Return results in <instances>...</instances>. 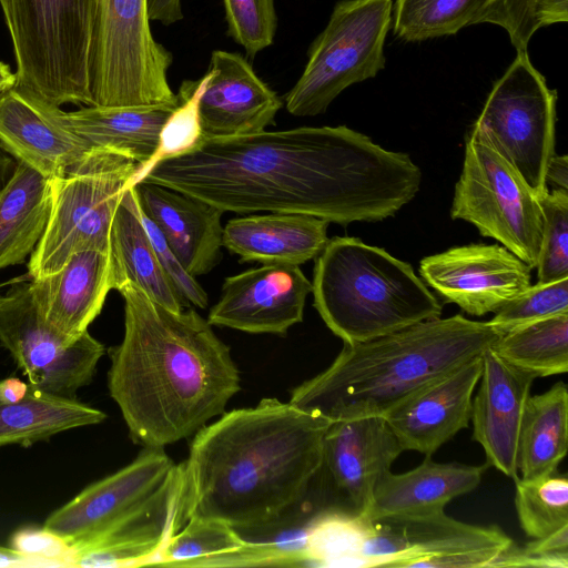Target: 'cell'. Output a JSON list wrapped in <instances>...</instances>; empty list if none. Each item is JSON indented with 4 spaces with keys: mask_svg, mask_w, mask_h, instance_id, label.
I'll return each instance as SVG.
<instances>
[{
    "mask_svg": "<svg viewBox=\"0 0 568 568\" xmlns=\"http://www.w3.org/2000/svg\"><path fill=\"white\" fill-rule=\"evenodd\" d=\"M534 0H494L479 23H491L505 29L517 51L527 50L537 29L532 19Z\"/></svg>",
    "mask_w": 568,
    "mask_h": 568,
    "instance_id": "cell-43",
    "label": "cell"
},
{
    "mask_svg": "<svg viewBox=\"0 0 568 568\" xmlns=\"http://www.w3.org/2000/svg\"><path fill=\"white\" fill-rule=\"evenodd\" d=\"M0 342L28 382L44 392L74 397L88 385L105 353L89 331L70 339L39 314L29 283L13 286L0 306Z\"/></svg>",
    "mask_w": 568,
    "mask_h": 568,
    "instance_id": "cell-14",
    "label": "cell"
},
{
    "mask_svg": "<svg viewBox=\"0 0 568 568\" xmlns=\"http://www.w3.org/2000/svg\"><path fill=\"white\" fill-rule=\"evenodd\" d=\"M24 94L53 123L73 132L92 146L108 149L135 161L140 168L155 155L162 128L179 104L120 108L87 105L67 112Z\"/></svg>",
    "mask_w": 568,
    "mask_h": 568,
    "instance_id": "cell-23",
    "label": "cell"
},
{
    "mask_svg": "<svg viewBox=\"0 0 568 568\" xmlns=\"http://www.w3.org/2000/svg\"><path fill=\"white\" fill-rule=\"evenodd\" d=\"M514 540L498 526H476L444 511L355 523L348 566L396 568L491 567Z\"/></svg>",
    "mask_w": 568,
    "mask_h": 568,
    "instance_id": "cell-10",
    "label": "cell"
},
{
    "mask_svg": "<svg viewBox=\"0 0 568 568\" xmlns=\"http://www.w3.org/2000/svg\"><path fill=\"white\" fill-rule=\"evenodd\" d=\"M490 349L535 378L565 374L568 372V313L510 329Z\"/></svg>",
    "mask_w": 568,
    "mask_h": 568,
    "instance_id": "cell-33",
    "label": "cell"
},
{
    "mask_svg": "<svg viewBox=\"0 0 568 568\" xmlns=\"http://www.w3.org/2000/svg\"><path fill=\"white\" fill-rule=\"evenodd\" d=\"M133 186L141 212L158 226L190 275L207 274L220 263L222 210L152 182L140 181Z\"/></svg>",
    "mask_w": 568,
    "mask_h": 568,
    "instance_id": "cell-22",
    "label": "cell"
},
{
    "mask_svg": "<svg viewBox=\"0 0 568 568\" xmlns=\"http://www.w3.org/2000/svg\"><path fill=\"white\" fill-rule=\"evenodd\" d=\"M556 102L557 91L527 50L517 51L468 134L494 149L538 196L547 191L546 169L555 154Z\"/></svg>",
    "mask_w": 568,
    "mask_h": 568,
    "instance_id": "cell-11",
    "label": "cell"
},
{
    "mask_svg": "<svg viewBox=\"0 0 568 568\" xmlns=\"http://www.w3.org/2000/svg\"><path fill=\"white\" fill-rule=\"evenodd\" d=\"M312 283L297 265H262L229 276L210 308L211 325L253 334H285L304 316Z\"/></svg>",
    "mask_w": 568,
    "mask_h": 568,
    "instance_id": "cell-17",
    "label": "cell"
},
{
    "mask_svg": "<svg viewBox=\"0 0 568 568\" xmlns=\"http://www.w3.org/2000/svg\"><path fill=\"white\" fill-rule=\"evenodd\" d=\"M51 180L18 162L0 187V270L21 264L41 240L51 213Z\"/></svg>",
    "mask_w": 568,
    "mask_h": 568,
    "instance_id": "cell-30",
    "label": "cell"
},
{
    "mask_svg": "<svg viewBox=\"0 0 568 568\" xmlns=\"http://www.w3.org/2000/svg\"><path fill=\"white\" fill-rule=\"evenodd\" d=\"M532 19L537 30L558 22H567L568 0H534Z\"/></svg>",
    "mask_w": 568,
    "mask_h": 568,
    "instance_id": "cell-44",
    "label": "cell"
},
{
    "mask_svg": "<svg viewBox=\"0 0 568 568\" xmlns=\"http://www.w3.org/2000/svg\"><path fill=\"white\" fill-rule=\"evenodd\" d=\"M403 452L382 416L332 422L313 483L314 509L348 521L364 519L378 480Z\"/></svg>",
    "mask_w": 568,
    "mask_h": 568,
    "instance_id": "cell-15",
    "label": "cell"
},
{
    "mask_svg": "<svg viewBox=\"0 0 568 568\" xmlns=\"http://www.w3.org/2000/svg\"><path fill=\"white\" fill-rule=\"evenodd\" d=\"M148 0H99L92 97L104 108L178 104L168 71L173 54L150 28Z\"/></svg>",
    "mask_w": 568,
    "mask_h": 568,
    "instance_id": "cell-9",
    "label": "cell"
},
{
    "mask_svg": "<svg viewBox=\"0 0 568 568\" xmlns=\"http://www.w3.org/2000/svg\"><path fill=\"white\" fill-rule=\"evenodd\" d=\"M0 146L49 179L63 176L94 148L47 119L14 88L0 95Z\"/></svg>",
    "mask_w": 568,
    "mask_h": 568,
    "instance_id": "cell-24",
    "label": "cell"
},
{
    "mask_svg": "<svg viewBox=\"0 0 568 568\" xmlns=\"http://www.w3.org/2000/svg\"><path fill=\"white\" fill-rule=\"evenodd\" d=\"M515 508L524 532L546 537L568 526V477L557 471L535 479H515Z\"/></svg>",
    "mask_w": 568,
    "mask_h": 568,
    "instance_id": "cell-35",
    "label": "cell"
},
{
    "mask_svg": "<svg viewBox=\"0 0 568 568\" xmlns=\"http://www.w3.org/2000/svg\"><path fill=\"white\" fill-rule=\"evenodd\" d=\"M110 255L114 290L130 282L172 311L181 312L190 306L159 262L142 223L133 185L125 189L115 210L110 232Z\"/></svg>",
    "mask_w": 568,
    "mask_h": 568,
    "instance_id": "cell-29",
    "label": "cell"
},
{
    "mask_svg": "<svg viewBox=\"0 0 568 568\" xmlns=\"http://www.w3.org/2000/svg\"><path fill=\"white\" fill-rule=\"evenodd\" d=\"M494 0H395L394 34L406 42L456 34L477 24Z\"/></svg>",
    "mask_w": 568,
    "mask_h": 568,
    "instance_id": "cell-34",
    "label": "cell"
},
{
    "mask_svg": "<svg viewBox=\"0 0 568 568\" xmlns=\"http://www.w3.org/2000/svg\"><path fill=\"white\" fill-rule=\"evenodd\" d=\"M568 447V388L564 382L529 396L521 418L517 467L523 479L557 470Z\"/></svg>",
    "mask_w": 568,
    "mask_h": 568,
    "instance_id": "cell-31",
    "label": "cell"
},
{
    "mask_svg": "<svg viewBox=\"0 0 568 568\" xmlns=\"http://www.w3.org/2000/svg\"><path fill=\"white\" fill-rule=\"evenodd\" d=\"M205 84V75L184 80L178 91L179 104L164 123L159 149L148 168L162 159L175 156L194 148L204 136L201 131L197 101Z\"/></svg>",
    "mask_w": 568,
    "mask_h": 568,
    "instance_id": "cell-39",
    "label": "cell"
},
{
    "mask_svg": "<svg viewBox=\"0 0 568 568\" xmlns=\"http://www.w3.org/2000/svg\"><path fill=\"white\" fill-rule=\"evenodd\" d=\"M460 314L423 321L342 351L295 387L290 403L331 422L382 416L414 392L481 355L500 336Z\"/></svg>",
    "mask_w": 568,
    "mask_h": 568,
    "instance_id": "cell-4",
    "label": "cell"
},
{
    "mask_svg": "<svg viewBox=\"0 0 568 568\" xmlns=\"http://www.w3.org/2000/svg\"><path fill=\"white\" fill-rule=\"evenodd\" d=\"M139 213L159 262L180 296L190 305L192 304L203 310L206 308L209 298L203 287L194 276L185 271L161 231L141 212L140 207Z\"/></svg>",
    "mask_w": 568,
    "mask_h": 568,
    "instance_id": "cell-42",
    "label": "cell"
},
{
    "mask_svg": "<svg viewBox=\"0 0 568 568\" xmlns=\"http://www.w3.org/2000/svg\"><path fill=\"white\" fill-rule=\"evenodd\" d=\"M255 545L226 524L192 518L159 552L153 565L168 567H253Z\"/></svg>",
    "mask_w": 568,
    "mask_h": 568,
    "instance_id": "cell-32",
    "label": "cell"
},
{
    "mask_svg": "<svg viewBox=\"0 0 568 568\" xmlns=\"http://www.w3.org/2000/svg\"><path fill=\"white\" fill-rule=\"evenodd\" d=\"M227 36L251 59L273 44L277 29L274 0H222Z\"/></svg>",
    "mask_w": 568,
    "mask_h": 568,
    "instance_id": "cell-37",
    "label": "cell"
},
{
    "mask_svg": "<svg viewBox=\"0 0 568 568\" xmlns=\"http://www.w3.org/2000/svg\"><path fill=\"white\" fill-rule=\"evenodd\" d=\"M568 313V277L537 283L495 312L488 321L503 334L518 326Z\"/></svg>",
    "mask_w": 568,
    "mask_h": 568,
    "instance_id": "cell-38",
    "label": "cell"
},
{
    "mask_svg": "<svg viewBox=\"0 0 568 568\" xmlns=\"http://www.w3.org/2000/svg\"><path fill=\"white\" fill-rule=\"evenodd\" d=\"M331 423L273 397L224 412L195 433L183 463L185 520L258 534L295 517L311 494Z\"/></svg>",
    "mask_w": 568,
    "mask_h": 568,
    "instance_id": "cell-2",
    "label": "cell"
},
{
    "mask_svg": "<svg viewBox=\"0 0 568 568\" xmlns=\"http://www.w3.org/2000/svg\"><path fill=\"white\" fill-rule=\"evenodd\" d=\"M184 473L152 508L132 521L73 548L71 567L119 568L153 565L185 524Z\"/></svg>",
    "mask_w": 568,
    "mask_h": 568,
    "instance_id": "cell-26",
    "label": "cell"
},
{
    "mask_svg": "<svg viewBox=\"0 0 568 568\" xmlns=\"http://www.w3.org/2000/svg\"><path fill=\"white\" fill-rule=\"evenodd\" d=\"M118 291L124 335L109 349V392L132 440L164 448L225 412L241 388L240 372L195 310L172 311L130 282Z\"/></svg>",
    "mask_w": 568,
    "mask_h": 568,
    "instance_id": "cell-3",
    "label": "cell"
},
{
    "mask_svg": "<svg viewBox=\"0 0 568 568\" xmlns=\"http://www.w3.org/2000/svg\"><path fill=\"white\" fill-rule=\"evenodd\" d=\"M149 18L169 27L184 18L182 0H148Z\"/></svg>",
    "mask_w": 568,
    "mask_h": 568,
    "instance_id": "cell-45",
    "label": "cell"
},
{
    "mask_svg": "<svg viewBox=\"0 0 568 568\" xmlns=\"http://www.w3.org/2000/svg\"><path fill=\"white\" fill-rule=\"evenodd\" d=\"M542 233L537 262L538 283L568 277V190H548L539 196Z\"/></svg>",
    "mask_w": 568,
    "mask_h": 568,
    "instance_id": "cell-36",
    "label": "cell"
},
{
    "mask_svg": "<svg viewBox=\"0 0 568 568\" xmlns=\"http://www.w3.org/2000/svg\"><path fill=\"white\" fill-rule=\"evenodd\" d=\"M497 567L568 568V526L521 547L513 542L495 562Z\"/></svg>",
    "mask_w": 568,
    "mask_h": 568,
    "instance_id": "cell-40",
    "label": "cell"
},
{
    "mask_svg": "<svg viewBox=\"0 0 568 568\" xmlns=\"http://www.w3.org/2000/svg\"><path fill=\"white\" fill-rule=\"evenodd\" d=\"M530 268L505 246L468 244L424 257L419 273L466 313H495L530 286Z\"/></svg>",
    "mask_w": 568,
    "mask_h": 568,
    "instance_id": "cell-16",
    "label": "cell"
},
{
    "mask_svg": "<svg viewBox=\"0 0 568 568\" xmlns=\"http://www.w3.org/2000/svg\"><path fill=\"white\" fill-rule=\"evenodd\" d=\"M183 473L163 448H145L125 467L85 487L52 511L44 527L84 545L142 515L172 489Z\"/></svg>",
    "mask_w": 568,
    "mask_h": 568,
    "instance_id": "cell-13",
    "label": "cell"
},
{
    "mask_svg": "<svg viewBox=\"0 0 568 568\" xmlns=\"http://www.w3.org/2000/svg\"><path fill=\"white\" fill-rule=\"evenodd\" d=\"M42 567L41 562L11 547L0 546V568Z\"/></svg>",
    "mask_w": 568,
    "mask_h": 568,
    "instance_id": "cell-47",
    "label": "cell"
},
{
    "mask_svg": "<svg viewBox=\"0 0 568 568\" xmlns=\"http://www.w3.org/2000/svg\"><path fill=\"white\" fill-rule=\"evenodd\" d=\"M3 301H4V295H0V306L3 303Z\"/></svg>",
    "mask_w": 568,
    "mask_h": 568,
    "instance_id": "cell-49",
    "label": "cell"
},
{
    "mask_svg": "<svg viewBox=\"0 0 568 568\" xmlns=\"http://www.w3.org/2000/svg\"><path fill=\"white\" fill-rule=\"evenodd\" d=\"M450 216L471 223L483 236L536 267L544 223L539 196L494 149L470 135Z\"/></svg>",
    "mask_w": 568,
    "mask_h": 568,
    "instance_id": "cell-12",
    "label": "cell"
},
{
    "mask_svg": "<svg viewBox=\"0 0 568 568\" xmlns=\"http://www.w3.org/2000/svg\"><path fill=\"white\" fill-rule=\"evenodd\" d=\"M487 467V464L438 463L425 456L412 470L402 474L389 470L378 480L362 520L440 514L450 500L474 490Z\"/></svg>",
    "mask_w": 568,
    "mask_h": 568,
    "instance_id": "cell-25",
    "label": "cell"
},
{
    "mask_svg": "<svg viewBox=\"0 0 568 568\" xmlns=\"http://www.w3.org/2000/svg\"><path fill=\"white\" fill-rule=\"evenodd\" d=\"M481 355L419 388L382 415L404 452L433 456L469 426Z\"/></svg>",
    "mask_w": 568,
    "mask_h": 568,
    "instance_id": "cell-19",
    "label": "cell"
},
{
    "mask_svg": "<svg viewBox=\"0 0 568 568\" xmlns=\"http://www.w3.org/2000/svg\"><path fill=\"white\" fill-rule=\"evenodd\" d=\"M140 166L120 153L94 146L63 176L51 180V213L31 253V280L58 271L78 251H110L115 210Z\"/></svg>",
    "mask_w": 568,
    "mask_h": 568,
    "instance_id": "cell-7",
    "label": "cell"
},
{
    "mask_svg": "<svg viewBox=\"0 0 568 568\" xmlns=\"http://www.w3.org/2000/svg\"><path fill=\"white\" fill-rule=\"evenodd\" d=\"M29 288L41 317L75 339L88 331L114 290L110 251H78L58 271L31 280Z\"/></svg>",
    "mask_w": 568,
    "mask_h": 568,
    "instance_id": "cell-21",
    "label": "cell"
},
{
    "mask_svg": "<svg viewBox=\"0 0 568 568\" xmlns=\"http://www.w3.org/2000/svg\"><path fill=\"white\" fill-rule=\"evenodd\" d=\"M481 359L471 404L473 439L483 447L487 466L515 480L523 413L536 378L504 362L490 347Z\"/></svg>",
    "mask_w": 568,
    "mask_h": 568,
    "instance_id": "cell-20",
    "label": "cell"
},
{
    "mask_svg": "<svg viewBox=\"0 0 568 568\" xmlns=\"http://www.w3.org/2000/svg\"><path fill=\"white\" fill-rule=\"evenodd\" d=\"M199 97L204 138H231L264 131L274 124L283 100L240 53L214 50Z\"/></svg>",
    "mask_w": 568,
    "mask_h": 568,
    "instance_id": "cell-18",
    "label": "cell"
},
{
    "mask_svg": "<svg viewBox=\"0 0 568 568\" xmlns=\"http://www.w3.org/2000/svg\"><path fill=\"white\" fill-rule=\"evenodd\" d=\"M16 63L14 89L53 105H93L99 0H0Z\"/></svg>",
    "mask_w": 568,
    "mask_h": 568,
    "instance_id": "cell-6",
    "label": "cell"
},
{
    "mask_svg": "<svg viewBox=\"0 0 568 568\" xmlns=\"http://www.w3.org/2000/svg\"><path fill=\"white\" fill-rule=\"evenodd\" d=\"M546 183L550 182L556 189L568 190V156L552 155L546 169Z\"/></svg>",
    "mask_w": 568,
    "mask_h": 568,
    "instance_id": "cell-46",
    "label": "cell"
},
{
    "mask_svg": "<svg viewBox=\"0 0 568 568\" xmlns=\"http://www.w3.org/2000/svg\"><path fill=\"white\" fill-rule=\"evenodd\" d=\"M17 84V75L16 72L11 71L10 65L0 61V95L11 89H13Z\"/></svg>",
    "mask_w": 568,
    "mask_h": 568,
    "instance_id": "cell-48",
    "label": "cell"
},
{
    "mask_svg": "<svg viewBox=\"0 0 568 568\" xmlns=\"http://www.w3.org/2000/svg\"><path fill=\"white\" fill-rule=\"evenodd\" d=\"M328 224L311 215L273 212L236 217L223 227V246L241 263L300 266L323 251Z\"/></svg>",
    "mask_w": 568,
    "mask_h": 568,
    "instance_id": "cell-27",
    "label": "cell"
},
{
    "mask_svg": "<svg viewBox=\"0 0 568 568\" xmlns=\"http://www.w3.org/2000/svg\"><path fill=\"white\" fill-rule=\"evenodd\" d=\"M105 417L75 397L51 394L16 377L0 379V448L47 440Z\"/></svg>",
    "mask_w": 568,
    "mask_h": 568,
    "instance_id": "cell-28",
    "label": "cell"
},
{
    "mask_svg": "<svg viewBox=\"0 0 568 568\" xmlns=\"http://www.w3.org/2000/svg\"><path fill=\"white\" fill-rule=\"evenodd\" d=\"M140 181L223 212L303 214L346 226L394 216L418 193L422 173L407 153L338 125L203 138L139 169L132 185Z\"/></svg>",
    "mask_w": 568,
    "mask_h": 568,
    "instance_id": "cell-1",
    "label": "cell"
},
{
    "mask_svg": "<svg viewBox=\"0 0 568 568\" xmlns=\"http://www.w3.org/2000/svg\"><path fill=\"white\" fill-rule=\"evenodd\" d=\"M314 307L343 343L438 318L442 305L410 264L357 237L328 239L315 257Z\"/></svg>",
    "mask_w": 568,
    "mask_h": 568,
    "instance_id": "cell-5",
    "label": "cell"
},
{
    "mask_svg": "<svg viewBox=\"0 0 568 568\" xmlns=\"http://www.w3.org/2000/svg\"><path fill=\"white\" fill-rule=\"evenodd\" d=\"M393 0H341L307 50L304 70L284 95L295 116L324 113L346 88L376 77L385 67L384 44Z\"/></svg>",
    "mask_w": 568,
    "mask_h": 568,
    "instance_id": "cell-8",
    "label": "cell"
},
{
    "mask_svg": "<svg viewBox=\"0 0 568 568\" xmlns=\"http://www.w3.org/2000/svg\"><path fill=\"white\" fill-rule=\"evenodd\" d=\"M10 547L40 561L42 567H71V542L44 526L17 530L10 538Z\"/></svg>",
    "mask_w": 568,
    "mask_h": 568,
    "instance_id": "cell-41",
    "label": "cell"
}]
</instances>
